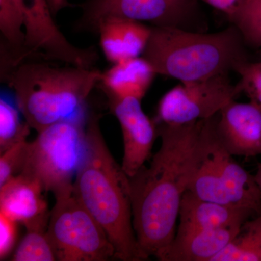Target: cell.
Segmentation results:
<instances>
[{"label": "cell", "instance_id": "obj_20", "mask_svg": "<svg viewBox=\"0 0 261 261\" xmlns=\"http://www.w3.org/2000/svg\"><path fill=\"white\" fill-rule=\"evenodd\" d=\"M226 17L247 47L261 49V0H245Z\"/></svg>", "mask_w": 261, "mask_h": 261}, {"label": "cell", "instance_id": "obj_14", "mask_svg": "<svg viewBox=\"0 0 261 261\" xmlns=\"http://www.w3.org/2000/svg\"><path fill=\"white\" fill-rule=\"evenodd\" d=\"M256 215L247 209L202 200L187 190L182 197L176 235L184 236L238 223L243 224Z\"/></svg>", "mask_w": 261, "mask_h": 261}, {"label": "cell", "instance_id": "obj_15", "mask_svg": "<svg viewBox=\"0 0 261 261\" xmlns=\"http://www.w3.org/2000/svg\"><path fill=\"white\" fill-rule=\"evenodd\" d=\"M99 44L107 61L113 64L143 55L151 27L126 19H105L98 25Z\"/></svg>", "mask_w": 261, "mask_h": 261}, {"label": "cell", "instance_id": "obj_2", "mask_svg": "<svg viewBox=\"0 0 261 261\" xmlns=\"http://www.w3.org/2000/svg\"><path fill=\"white\" fill-rule=\"evenodd\" d=\"M99 123V116L89 114L87 148L73 194L107 233L116 259L145 260L134 229L129 177L110 152Z\"/></svg>", "mask_w": 261, "mask_h": 261}, {"label": "cell", "instance_id": "obj_3", "mask_svg": "<svg viewBox=\"0 0 261 261\" xmlns=\"http://www.w3.org/2000/svg\"><path fill=\"white\" fill-rule=\"evenodd\" d=\"M102 72L29 60L1 74L24 119L37 132L63 121L87 120V102Z\"/></svg>", "mask_w": 261, "mask_h": 261}, {"label": "cell", "instance_id": "obj_19", "mask_svg": "<svg viewBox=\"0 0 261 261\" xmlns=\"http://www.w3.org/2000/svg\"><path fill=\"white\" fill-rule=\"evenodd\" d=\"M16 102L4 95L0 99V153L20 142L27 141L31 126L23 121Z\"/></svg>", "mask_w": 261, "mask_h": 261}, {"label": "cell", "instance_id": "obj_18", "mask_svg": "<svg viewBox=\"0 0 261 261\" xmlns=\"http://www.w3.org/2000/svg\"><path fill=\"white\" fill-rule=\"evenodd\" d=\"M212 261H261V212L245 221L231 243Z\"/></svg>", "mask_w": 261, "mask_h": 261}, {"label": "cell", "instance_id": "obj_4", "mask_svg": "<svg viewBox=\"0 0 261 261\" xmlns=\"http://www.w3.org/2000/svg\"><path fill=\"white\" fill-rule=\"evenodd\" d=\"M247 49L232 24L212 34L152 25L142 57L158 74L184 83L235 72L240 65L250 61Z\"/></svg>", "mask_w": 261, "mask_h": 261}, {"label": "cell", "instance_id": "obj_7", "mask_svg": "<svg viewBox=\"0 0 261 261\" xmlns=\"http://www.w3.org/2000/svg\"><path fill=\"white\" fill-rule=\"evenodd\" d=\"M47 234L59 261H106L116 258L107 233L71 194L56 199Z\"/></svg>", "mask_w": 261, "mask_h": 261}, {"label": "cell", "instance_id": "obj_22", "mask_svg": "<svg viewBox=\"0 0 261 261\" xmlns=\"http://www.w3.org/2000/svg\"><path fill=\"white\" fill-rule=\"evenodd\" d=\"M235 72L240 76L238 84L242 93L246 94L261 111V61L244 63Z\"/></svg>", "mask_w": 261, "mask_h": 261}, {"label": "cell", "instance_id": "obj_1", "mask_svg": "<svg viewBox=\"0 0 261 261\" xmlns=\"http://www.w3.org/2000/svg\"><path fill=\"white\" fill-rule=\"evenodd\" d=\"M201 123H158L161 147L149 167L129 177L134 229L145 260L158 258L176 236Z\"/></svg>", "mask_w": 261, "mask_h": 261}, {"label": "cell", "instance_id": "obj_16", "mask_svg": "<svg viewBox=\"0 0 261 261\" xmlns=\"http://www.w3.org/2000/svg\"><path fill=\"white\" fill-rule=\"evenodd\" d=\"M241 223L175 236L158 257L161 261H212L238 234Z\"/></svg>", "mask_w": 261, "mask_h": 261}, {"label": "cell", "instance_id": "obj_6", "mask_svg": "<svg viewBox=\"0 0 261 261\" xmlns=\"http://www.w3.org/2000/svg\"><path fill=\"white\" fill-rule=\"evenodd\" d=\"M87 122L60 121L37 132L35 140L28 142L20 173L35 180L56 199L73 194L87 148Z\"/></svg>", "mask_w": 261, "mask_h": 261}, {"label": "cell", "instance_id": "obj_17", "mask_svg": "<svg viewBox=\"0 0 261 261\" xmlns=\"http://www.w3.org/2000/svg\"><path fill=\"white\" fill-rule=\"evenodd\" d=\"M156 75L153 67L144 57H137L113 64L102 72L98 85L106 95L142 100Z\"/></svg>", "mask_w": 261, "mask_h": 261}, {"label": "cell", "instance_id": "obj_26", "mask_svg": "<svg viewBox=\"0 0 261 261\" xmlns=\"http://www.w3.org/2000/svg\"><path fill=\"white\" fill-rule=\"evenodd\" d=\"M48 3L55 16L58 12L71 5L68 0H48Z\"/></svg>", "mask_w": 261, "mask_h": 261}, {"label": "cell", "instance_id": "obj_10", "mask_svg": "<svg viewBox=\"0 0 261 261\" xmlns=\"http://www.w3.org/2000/svg\"><path fill=\"white\" fill-rule=\"evenodd\" d=\"M24 19L29 58L39 56L68 65L93 68L98 60L94 48L75 47L55 21L48 0H16Z\"/></svg>", "mask_w": 261, "mask_h": 261}, {"label": "cell", "instance_id": "obj_25", "mask_svg": "<svg viewBox=\"0 0 261 261\" xmlns=\"http://www.w3.org/2000/svg\"><path fill=\"white\" fill-rule=\"evenodd\" d=\"M206 4L214 8L215 9L222 12L227 16L239 5L245 0H202Z\"/></svg>", "mask_w": 261, "mask_h": 261}, {"label": "cell", "instance_id": "obj_8", "mask_svg": "<svg viewBox=\"0 0 261 261\" xmlns=\"http://www.w3.org/2000/svg\"><path fill=\"white\" fill-rule=\"evenodd\" d=\"M181 83L160 99L154 119L157 123L184 125L208 119L242 94L238 84L231 83L229 74Z\"/></svg>", "mask_w": 261, "mask_h": 261}, {"label": "cell", "instance_id": "obj_11", "mask_svg": "<svg viewBox=\"0 0 261 261\" xmlns=\"http://www.w3.org/2000/svg\"><path fill=\"white\" fill-rule=\"evenodd\" d=\"M106 96L110 109L119 122L123 134L122 168L128 177H132L152 156L154 142L159 137L158 123L144 112L141 99Z\"/></svg>", "mask_w": 261, "mask_h": 261}, {"label": "cell", "instance_id": "obj_13", "mask_svg": "<svg viewBox=\"0 0 261 261\" xmlns=\"http://www.w3.org/2000/svg\"><path fill=\"white\" fill-rule=\"evenodd\" d=\"M35 180L23 173L0 187V214L23 225L27 231H47L50 211Z\"/></svg>", "mask_w": 261, "mask_h": 261}, {"label": "cell", "instance_id": "obj_9", "mask_svg": "<svg viewBox=\"0 0 261 261\" xmlns=\"http://www.w3.org/2000/svg\"><path fill=\"white\" fill-rule=\"evenodd\" d=\"M82 9L77 27L84 30L96 32L99 23L110 18L195 32H202L203 27L200 25L199 9L186 8L171 0H88Z\"/></svg>", "mask_w": 261, "mask_h": 261}, {"label": "cell", "instance_id": "obj_5", "mask_svg": "<svg viewBox=\"0 0 261 261\" xmlns=\"http://www.w3.org/2000/svg\"><path fill=\"white\" fill-rule=\"evenodd\" d=\"M218 114L201 123L187 190L202 200L260 214L261 191L255 176L221 144L216 133Z\"/></svg>", "mask_w": 261, "mask_h": 261}, {"label": "cell", "instance_id": "obj_12", "mask_svg": "<svg viewBox=\"0 0 261 261\" xmlns=\"http://www.w3.org/2000/svg\"><path fill=\"white\" fill-rule=\"evenodd\" d=\"M216 133L233 156L261 155V111L254 103L230 101L218 114Z\"/></svg>", "mask_w": 261, "mask_h": 261}, {"label": "cell", "instance_id": "obj_28", "mask_svg": "<svg viewBox=\"0 0 261 261\" xmlns=\"http://www.w3.org/2000/svg\"><path fill=\"white\" fill-rule=\"evenodd\" d=\"M254 176H255V181H256L261 191V163L257 164L256 173Z\"/></svg>", "mask_w": 261, "mask_h": 261}, {"label": "cell", "instance_id": "obj_27", "mask_svg": "<svg viewBox=\"0 0 261 261\" xmlns=\"http://www.w3.org/2000/svg\"><path fill=\"white\" fill-rule=\"evenodd\" d=\"M176 4L192 9H199L197 0H171Z\"/></svg>", "mask_w": 261, "mask_h": 261}, {"label": "cell", "instance_id": "obj_24", "mask_svg": "<svg viewBox=\"0 0 261 261\" xmlns=\"http://www.w3.org/2000/svg\"><path fill=\"white\" fill-rule=\"evenodd\" d=\"M18 223L0 214V260H5L14 248Z\"/></svg>", "mask_w": 261, "mask_h": 261}, {"label": "cell", "instance_id": "obj_23", "mask_svg": "<svg viewBox=\"0 0 261 261\" xmlns=\"http://www.w3.org/2000/svg\"><path fill=\"white\" fill-rule=\"evenodd\" d=\"M27 141L20 142L1 152L0 187L21 173L27 156Z\"/></svg>", "mask_w": 261, "mask_h": 261}, {"label": "cell", "instance_id": "obj_21", "mask_svg": "<svg viewBox=\"0 0 261 261\" xmlns=\"http://www.w3.org/2000/svg\"><path fill=\"white\" fill-rule=\"evenodd\" d=\"M11 260L55 261L57 260L53 247L47 231L31 230L22 239L16 247Z\"/></svg>", "mask_w": 261, "mask_h": 261}]
</instances>
